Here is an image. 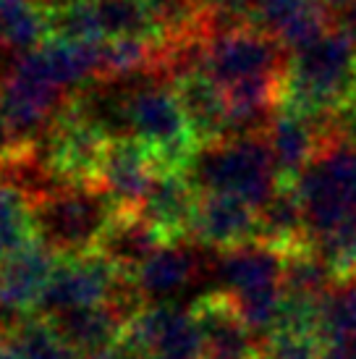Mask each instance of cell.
Instances as JSON below:
<instances>
[{"label": "cell", "instance_id": "1", "mask_svg": "<svg viewBox=\"0 0 356 359\" xmlns=\"http://www.w3.org/2000/svg\"><path fill=\"white\" fill-rule=\"evenodd\" d=\"M280 105L312 118H341L356 105V40L338 21L288 58Z\"/></svg>", "mask_w": 356, "mask_h": 359}, {"label": "cell", "instance_id": "2", "mask_svg": "<svg viewBox=\"0 0 356 359\" xmlns=\"http://www.w3.org/2000/svg\"><path fill=\"white\" fill-rule=\"evenodd\" d=\"M126 123L129 137L144 144L158 170H186L199 150L178 102L173 79L163 71L134 74Z\"/></svg>", "mask_w": 356, "mask_h": 359}, {"label": "cell", "instance_id": "3", "mask_svg": "<svg viewBox=\"0 0 356 359\" xmlns=\"http://www.w3.org/2000/svg\"><path fill=\"white\" fill-rule=\"evenodd\" d=\"M186 173L199 194H228L257 210L280 187L267 134L228 137L199 147Z\"/></svg>", "mask_w": 356, "mask_h": 359}, {"label": "cell", "instance_id": "4", "mask_svg": "<svg viewBox=\"0 0 356 359\" xmlns=\"http://www.w3.org/2000/svg\"><path fill=\"white\" fill-rule=\"evenodd\" d=\"M118 212L97 184H63L32 202L34 236L58 257L97 252Z\"/></svg>", "mask_w": 356, "mask_h": 359}, {"label": "cell", "instance_id": "5", "mask_svg": "<svg viewBox=\"0 0 356 359\" xmlns=\"http://www.w3.org/2000/svg\"><path fill=\"white\" fill-rule=\"evenodd\" d=\"M309 241H320L356 220V142L346 131L327 137L296 181Z\"/></svg>", "mask_w": 356, "mask_h": 359}, {"label": "cell", "instance_id": "6", "mask_svg": "<svg viewBox=\"0 0 356 359\" xmlns=\"http://www.w3.org/2000/svg\"><path fill=\"white\" fill-rule=\"evenodd\" d=\"M283 262L286 252L262 241H252L236 250L220 252L215 276L233 299L247 325L265 341L273 330L283 302Z\"/></svg>", "mask_w": 356, "mask_h": 359}, {"label": "cell", "instance_id": "7", "mask_svg": "<svg viewBox=\"0 0 356 359\" xmlns=\"http://www.w3.org/2000/svg\"><path fill=\"white\" fill-rule=\"evenodd\" d=\"M69 102V92L50 84L27 55L0 81V116L21 144L40 142Z\"/></svg>", "mask_w": 356, "mask_h": 359}, {"label": "cell", "instance_id": "8", "mask_svg": "<svg viewBox=\"0 0 356 359\" xmlns=\"http://www.w3.org/2000/svg\"><path fill=\"white\" fill-rule=\"evenodd\" d=\"M288 58L291 55L262 29L236 27L210 34L202 53V71L228 90L244 79L286 74Z\"/></svg>", "mask_w": 356, "mask_h": 359}, {"label": "cell", "instance_id": "9", "mask_svg": "<svg viewBox=\"0 0 356 359\" xmlns=\"http://www.w3.org/2000/svg\"><path fill=\"white\" fill-rule=\"evenodd\" d=\"M129 276L116 268L102 252H89L76 257H60L58 268L42 294L37 315L53 318L71 309L95 307L118 299Z\"/></svg>", "mask_w": 356, "mask_h": 359}, {"label": "cell", "instance_id": "10", "mask_svg": "<svg viewBox=\"0 0 356 359\" xmlns=\"http://www.w3.org/2000/svg\"><path fill=\"white\" fill-rule=\"evenodd\" d=\"M110 142L69 102V108L34 144L60 184H97Z\"/></svg>", "mask_w": 356, "mask_h": 359}, {"label": "cell", "instance_id": "11", "mask_svg": "<svg viewBox=\"0 0 356 359\" xmlns=\"http://www.w3.org/2000/svg\"><path fill=\"white\" fill-rule=\"evenodd\" d=\"M123 333L144 359H202V336L191 307L170 302L147 304L129 320Z\"/></svg>", "mask_w": 356, "mask_h": 359}, {"label": "cell", "instance_id": "12", "mask_svg": "<svg viewBox=\"0 0 356 359\" xmlns=\"http://www.w3.org/2000/svg\"><path fill=\"white\" fill-rule=\"evenodd\" d=\"M58 262V255L37 239L0 259V330H8L27 315H37Z\"/></svg>", "mask_w": 356, "mask_h": 359}, {"label": "cell", "instance_id": "13", "mask_svg": "<svg viewBox=\"0 0 356 359\" xmlns=\"http://www.w3.org/2000/svg\"><path fill=\"white\" fill-rule=\"evenodd\" d=\"M343 131L341 118H312L294 108H278L275 118L267 129V144L275 160L278 184L296 187L327 137Z\"/></svg>", "mask_w": 356, "mask_h": 359}, {"label": "cell", "instance_id": "14", "mask_svg": "<svg viewBox=\"0 0 356 359\" xmlns=\"http://www.w3.org/2000/svg\"><path fill=\"white\" fill-rule=\"evenodd\" d=\"M191 312L202 336V359H257L262 341L241 318L226 291L202 294Z\"/></svg>", "mask_w": 356, "mask_h": 359}, {"label": "cell", "instance_id": "15", "mask_svg": "<svg viewBox=\"0 0 356 359\" xmlns=\"http://www.w3.org/2000/svg\"><path fill=\"white\" fill-rule=\"evenodd\" d=\"M336 21L320 0H254L252 11V27L270 34L288 55L315 45Z\"/></svg>", "mask_w": 356, "mask_h": 359}, {"label": "cell", "instance_id": "16", "mask_svg": "<svg viewBox=\"0 0 356 359\" xmlns=\"http://www.w3.org/2000/svg\"><path fill=\"white\" fill-rule=\"evenodd\" d=\"M259 210L228 194H199L191 241L215 252H228L257 241Z\"/></svg>", "mask_w": 356, "mask_h": 359}, {"label": "cell", "instance_id": "17", "mask_svg": "<svg viewBox=\"0 0 356 359\" xmlns=\"http://www.w3.org/2000/svg\"><path fill=\"white\" fill-rule=\"evenodd\" d=\"M197 202L199 189L191 184L186 170H160L137 212L168 244H176L191 239Z\"/></svg>", "mask_w": 356, "mask_h": 359}, {"label": "cell", "instance_id": "18", "mask_svg": "<svg viewBox=\"0 0 356 359\" xmlns=\"http://www.w3.org/2000/svg\"><path fill=\"white\" fill-rule=\"evenodd\" d=\"M158 173V165L144 150V144L131 137L113 140L100 170L97 187L118 205V210H139Z\"/></svg>", "mask_w": 356, "mask_h": 359}, {"label": "cell", "instance_id": "19", "mask_svg": "<svg viewBox=\"0 0 356 359\" xmlns=\"http://www.w3.org/2000/svg\"><path fill=\"white\" fill-rule=\"evenodd\" d=\"M178 102L184 108L189 129L197 147L228 140V100L226 90L202 69L178 74L173 79Z\"/></svg>", "mask_w": 356, "mask_h": 359}, {"label": "cell", "instance_id": "20", "mask_svg": "<svg viewBox=\"0 0 356 359\" xmlns=\"http://www.w3.org/2000/svg\"><path fill=\"white\" fill-rule=\"evenodd\" d=\"M131 318H134V312L129 307H123L121 302H108V304L60 312V315H53L50 323L81 357H89V354L116 344L123 336Z\"/></svg>", "mask_w": 356, "mask_h": 359}, {"label": "cell", "instance_id": "21", "mask_svg": "<svg viewBox=\"0 0 356 359\" xmlns=\"http://www.w3.org/2000/svg\"><path fill=\"white\" fill-rule=\"evenodd\" d=\"M199 270H202V259L197 252L191 250L186 241H176V244L160 247L131 276V280L144 304H158V302L173 297L176 291L186 289L199 276Z\"/></svg>", "mask_w": 356, "mask_h": 359}, {"label": "cell", "instance_id": "22", "mask_svg": "<svg viewBox=\"0 0 356 359\" xmlns=\"http://www.w3.org/2000/svg\"><path fill=\"white\" fill-rule=\"evenodd\" d=\"M165 244L168 241L163 239L137 210H121L110 223L108 233H105L97 252H102L126 276H134Z\"/></svg>", "mask_w": 356, "mask_h": 359}, {"label": "cell", "instance_id": "23", "mask_svg": "<svg viewBox=\"0 0 356 359\" xmlns=\"http://www.w3.org/2000/svg\"><path fill=\"white\" fill-rule=\"evenodd\" d=\"M257 241L270 244L280 252H291L296 247L312 244L296 187H278L275 194L259 208Z\"/></svg>", "mask_w": 356, "mask_h": 359}, {"label": "cell", "instance_id": "24", "mask_svg": "<svg viewBox=\"0 0 356 359\" xmlns=\"http://www.w3.org/2000/svg\"><path fill=\"white\" fill-rule=\"evenodd\" d=\"M50 40L45 0H0V45L16 55L37 50Z\"/></svg>", "mask_w": 356, "mask_h": 359}, {"label": "cell", "instance_id": "25", "mask_svg": "<svg viewBox=\"0 0 356 359\" xmlns=\"http://www.w3.org/2000/svg\"><path fill=\"white\" fill-rule=\"evenodd\" d=\"M95 19H97L100 40H118V37H155L165 40L158 16L147 0H92Z\"/></svg>", "mask_w": 356, "mask_h": 359}, {"label": "cell", "instance_id": "26", "mask_svg": "<svg viewBox=\"0 0 356 359\" xmlns=\"http://www.w3.org/2000/svg\"><path fill=\"white\" fill-rule=\"evenodd\" d=\"M13 359H84L45 315H27L3 330Z\"/></svg>", "mask_w": 356, "mask_h": 359}, {"label": "cell", "instance_id": "27", "mask_svg": "<svg viewBox=\"0 0 356 359\" xmlns=\"http://www.w3.org/2000/svg\"><path fill=\"white\" fill-rule=\"evenodd\" d=\"M34 239L32 202L13 184L0 179V259L24 250Z\"/></svg>", "mask_w": 356, "mask_h": 359}, {"label": "cell", "instance_id": "28", "mask_svg": "<svg viewBox=\"0 0 356 359\" xmlns=\"http://www.w3.org/2000/svg\"><path fill=\"white\" fill-rule=\"evenodd\" d=\"M327 351L322 336H299V333H273L262 341L267 359H320Z\"/></svg>", "mask_w": 356, "mask_h": 359}, {"label": "cell", "instance_id": "29", "mask_svg": "<svg viewBox=\"0 0 356 359\" xmlns=\"http://www.w3.org/2000/svg\"><path fill=\"white\" fill-rule=\"evenodd\" d=\"M27 147H29V144H21V142L13 137V131L8 129V123L3 121V116H0V173L6 170L8 163H13V160L19 158Z\"/></svg>", "mask_w": 356, "mask_h": 359}, {"label": "cell", "instance_id": "30", "mask_svg": "<svg viewBox=\"0 0 356 359\" xmlns=\"http://www.w3.org/2000/svg\"><path fill=\"white\" fill-rule=\"evenodd\" d=\"M84 359H144V354L137 349V344L131 339H126V333L121 336L116 344H110L105 349L95 351V354H89Z\"/></svg>", "mask_w": 356, "mask_h": 359}, {"label": "cell", "instance_id": "31", "mask_svg": "<svg viewBox=\"0 0 356 359\" xmlns=\"http://www.w3.org/2000/svg\"><path fill=\"white\" fill-rule=\"evenodd\" d=\"M336 19H338V24H341V27H343V29H346L348 34H351V37L356 40V0L351 3V6H348V8L341 11Z\"/></svg>", "mask_w": 356, "mask_h": 359}, {"label": "cell", "instance_id": "32", "mask_svg": "<svg viewBox=\"0 0 356 359\" xmlns=\"http://www.w3.org/2000/svg\"><path fill=\"white\" fill-rule=\"evenodd\" d=\"M341 123H343V131H346L348 137L356 142V105L341 116Z\"/></svg>", "mask_w": 356, "mask_h": 359}, {"label": "cell", "instance_id": "33", "mask_svg": "<svg viewBox=\"0 0 356 359\" xmlns=\"http://www.w3.org/2000/svg\"><path fill=\"white\" fill-rule=\"evenodd\" d=\"M320 3H322V6H325L330 13H336V16H338V13H341L343 8H348L354 0H320Z\"/></svg>", "mask_w": 356, "mask_h": 359}, {"label": "cell", "instance_id": "34", "mask_svg": "<svg viewBox=\"0 0 356 359\" xmlns=\"http://www.w3.org/2000/svg\"><path fill=\"white\" fill-rule=\"evenodd\" d=\"M0 359H13V351H11V346L6 344V336H3V330H0Z\"/></svg>", "mask_w": 356, "mask_h": 359}, {"label": "cell", "instance_id": "35", "mask_svg": "<svg viewBox=\"0 0 356 359\" xmlns=\"http://www.w3.org/2000/svg\"><path fill=\"white\" fill-rule=\"evenodd\" d=\"M343 346H346L348 359H356V339H354V341H348V344H343Z\"/></svg>", "mask_w": 356, "mask_h": 359}, {"label": "cell", "instance_id": "36", "mask_svg": "<svg viewBox=\"0 0 356 359\" xmlns=\"http://www.w3.org/2000/svg\"><path fill=\"white\" fill-rule=\"evenodd\" d=\"M257 359H267V357H265V354H259V357H257Z\"/></svg>", "mask_w": 356, "mask_h": 359}, {"label": "cell", "instance_id": "37", "mask_svg": "<svg viewBox=\"0 0 356 359\" xmlns=\"http://www.w3.org/2000/svg\"><path fill=\"white\" fill-rule=\"evenodd\" d=\"M354 280H356V278H354Z\"/></svg>", "mask_w": 356, "mask_h": 359}]
</instances>
